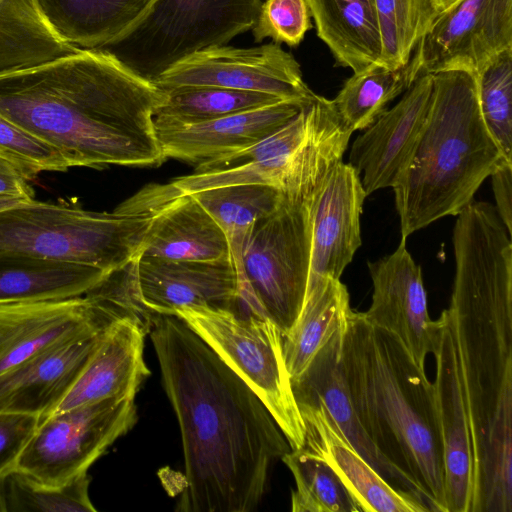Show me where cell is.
<instances>
[{
	"label": "cell",
	"instance_id": "cell-1",
	"mask_svg": "<svg viewBox=\"0 0 512 512\" xmlns=\"http://www.w3.org/2000/svg\"><path fill=\"white\" fill-rule=\"evenodd\" d=\"M182 436L180 512H250L273 463L291 450L258 395L179 317L149 327Z\"/></svg>",
	"mask_w": 512,
	"mask_h": 512
},
{
	"label": "cell",
	"instance_id": "cell-19",
	"mask_svg": "<svg viewBox=\"0 0 512 512\" xmlns=\"http://www.w3.org/2000/svg\"><path fill=\"white\" fill-rule=\"evenodd\" d=\"M153 313L147 309L112 322L102 332L82 372L51 414L108 398L135 397L150 374L143 348Z\"/></svg>",
	"mask_w": 512,
	"mask_h": 512
},
{
	"label": "cell",
	"instance_id": "cell-5",
	"mask_svg": "<svg viewBox=\"0 0 512 512\" xmlns=\"http://www.w3.org/2000/svg\"><path fill=\"white\" fill-rule=\"evenodd\" d=\"M504 161L480 113L476 76L466 70L432 74L425 125L393 187L402 238L458 215Z\"/></svg>",
	"mask_w": 512,
	"mask_h": 512
},
{
	"label": "cell",
	"instance_id": "cell-30",
	"mask_svg": "<svg viewBox=\"0 0 512 512\" xmlns=\"http://www.w3.org/2000/svg\"><path fill=\"white\" fill-rule=\"evenodd\" d=\"M190 195L211 214L225 234L241 297L246 243L256 222L278 205L282 192L272 185L243 184L206 189Z\"/></svg>",
	"mask_w": 512,
	"mask_h": 512
},
{
	"label": "cell",
	"instance_id": "cell-3",
	"mask_svg": "<svg viewBox=\"0 0 512 512\" xmlns=\"http://www.w3.org/2000/svg\"><path fill=\"white\" fill-rule=\"evenodd\" d=\"M167 93L102 49L0 75V114L70 167L158 166L154 114Z\"/></svg>",
	"mask_w": 512,
	"mask_h": 512
},
{
	"label": "cell",
	"instance_id": "cell-9",
	"mask_svg": "<svg viewBox=\"0 0 512 512\" xmlns=\"http://www.w3.org/2000/svg\"><path fill=\"white\" fill-rule=\"evenodd\" d=\"M310 265L307 204L282 192L278 205L256 222L246 243L240 303L246 311L271 320L285 336L302 310Z\"/></svg>",
	"mask_w": 512,
	"mask_h": 512
},
{
	"label": "cell",
	"instance_id": "cell-15",
	"mask_svg": "<svg viewBox=\"0 0 512 512\" xmlns=\"http://www.w3.org/2000/svg\"><path fill=\"white\" fill-rule=\"evenodd\" d=\"M432 74L420 73L400 101L386 109L352 144L349 163L370 195L393 188L406 170L429 112Z\"/></svg>",
	"mask_w": 512,
	"mask_h": 512
},
{
	"label": "cell",
	"instance_id": "cell-20",
	"mask_svg": "<svg viewBox=\"0 0 512 512\" xmlns=\"http://www.w3.org/2000/svg\"><path fill=\"white\" fill-rule=\"evenodd\" d=\"M298 408L305 427L302 447L335 471L361 512H429L419 498L389 483L350 445L321 403Z\"/></svg>",
	"mask_w": 512,
	"mask_h": 512
},
{
	"label": "cell",
	"instance_id": "cell-40",
	"mask_svg": "<svg viewBox=\"0 0 512 512\" xmlns=\"http://www.w3.org/2000/svg\"><path fill=\"white\" fill-rule=\"evenodd\" d=\"M31 181L22 168L0 156V208L34 199Z\"/></svg>",
	"mask_w": 512,
	"mask_h": 512
},
{
	"label": "cell",
	"instance_id": "cell-22",
	"mask_svg": "<svg viewBox=\"0 0 512 512\" xmlns=\"http://www.w3.org/2000/svg\"><path fill=\"white\" fill-rule=\"evenodd\" d=\"M102 332L51 347L1 374L0 412L41 419L50 415L82 372Z\"/></svg>",
	"mask_w": 512,
	"mask_h": 512
},
{
	"label": "cell",
	"instance_id": "cell-24",
	"mask_svg": "<svg viewBox=\"0 0 512 512\" xmlns=\"http://www.w3.org/2000/svg\"><path fill=\"white\" fill-rule=\"evenodd\" d=\"M151 214L140 256L192 261L231 258L221 227L194 196H179Z\"/></svg>",
	"mask_w": 512,
	"mask_h": 512
},
{
	"label": "cell",
	"instance_id": "cell-2",
	"mask_svg": "<svg viewBox=\"0 0 512 512\" xmlns=\"http://www.w3.org/2000/svg\"><path fill=\"white\" fill-rule=\"evenodd\" d=\"M454 326L473 455L471 512L512 511V243L476 218L453 229Z\"/></svg>",
	"mask_w": 512,
	"mask_h": 512
},
{
	"label": "cell",
	"instance_id": "cell-10",
	"mask_svg": "<svg viewBox=\"0 0 512 512\" xmlns=\"http://www.w3.org/2000/svg\"><path fill=\"white\" fill-rule=\"evenodd\" d=\"M134 398H108L40 419L12 470L51 487L88 472L136 423Z\"/></svg>",
	"mask_w": 512,
	"mask_h": 512
},
{
	"label": "cell",
	"instance_id": "cell-26",
	"mask_svg": "<svg viewBox=\"0 0 512 512\" xmlns=\"http://www.w3.org/2000/svg\"><path fill=\"white\" fill-rule=\"evenodd\" d=\"M317 36L336 65L354 73L381 65V43L374 0H306Z\"/></svg>",
	"mask_w": 512,
	"mask_h": 512
},
{
	"label": "cell",
	"instance_id": "cell-8",
	"mask_svg": "<svg viewBox=\"0 0 512 512\" xmlns=\"http://www.w3.org/2000/svg\"><path fill=\"white\" fill-rule=\"evenodd\" d=\"M261 5V0H154L127 33L102 50L153 82L194 53L227 45L251 30Z\"/></svg>",
	"mask_w": 512,
	"mask_h": 512
},
{
	"label": "cell",
	"instance_id": "cell-28",
	"mask_svg": "<svg viewBox=\"0 0 512 512\" xmlns=\"http://www.w3.org/2000/svg\"><path fill=\"white\" fill-rule=\"evenodd\" d=\"M107 274L83 264L0 255V302L82 296Z\"/></svg>",
	"mask_w": 512,
	"mask_h": 512
},
{
	"label": "cell",
	"instance_id": "cell-34",
	"mask_svg": "<svg viewBox=\"0 0 512 512\" xmlns=\"http://www.w3.org/2000/svg\"><path fill=\"white\" fill-rule=\"evenodd\" d=\"M281 460L291 471L293 512H361L335 471L303 447L291 449Z\"/></svg>",
	"mask_w": 512,
	"mask_h": 512
},
{
	"label": "cell",
	"instance_id": "cell-23",
	"mask_svg": "<svg viewBox=\"0 0 512 512\" xmlns=\"http://www.w3.org/2000/svg\"><path fill=\"white\" fill-rule=\"evenodd\" d=\"M345 324L316 353L305 371L291 381L297 405L321 403L350 445L384 479L402 489L390 466L370 442L354 409L342 366Z\"/></svg>",
	"mask_w": 512,
	"mask_h": 512
},
{
	"label": "cell",
	"instance_id": "cell-6",
	"mask_svg": "<svg viewBox=\"0 0 512 512\" xmlns=\"http://www.w3.org/2000/svg\"><path fill=\"white\" fill-rule=\"evenodd\" d=\"M151 213L95 212L35 199L0 208V255L83 264L106 273L136 260Z\"/></svg>",
	"mask_w": 512,
	"mask_h": 512
},
{
	"label": "cell",
	"instance_id": "cell-14",
	"mask_svg": "<svg viewBox=\"0 0 512 512\" xmlns=\"http://www.w3.org/2000/svg\"><path fill=\"white\" fill-rule=\"evenodd\" d=\"M433 382L437 420L443 446L447 512H471L473 455L457 340L448 309L433 320Z\"/></svg>",
	"mask_w": 512,
	"mask_h": 512
},
{
	"label": "cell",
	"instance_id": "cell-39",
	"mask_svg": "<svg viewBox=\"0 0 512 512\" xmlns=\"http://www.w3.org/2000/svg\"><path fill=\"white\" fill-rule=\"evenodd\" d=\"M40 419L36 415L0 412V476L13 469Z\"/></svg>",
	"mask_w": 512,
	"mask_h": 512
},
{
	"label": "cell",
	"instance_id": "cell-11",
	"mask_svg": "<svg viewBox=\"0 0 512 512\" xmlns=\"http://www.w3.org/2000/svg\"><path fill=\"white\" fill-rule=\"evenodd\" d=\"M137 313L132 301L89 294L0 302V375L51 347L98 334Z\"/></svg>",
	"mask_w": 512,
	"mask_h": 512
},
{
	"label": "cell",
	"instance_id": "cell-41",
	"mask_svg": "<svg viewBox=\"0 0 512 512\" xmlns=\"http://www.w3.org/2000/svg\"><path fill=\"white\" fill-rule=\"evenodd\" d=\"M497 213L512 234V162L504 161L490 174Z\"/></svg>",
	"mask_w": 512,
	"mask_h": 512
},
{
	"label": "cell",
	"instance_id": "cell-17",
	"mask_svg": "<svg viewBox=\"0 0 512 512\" xmlns=\"http://www.w3.org/2000/svg\"><path fill=\"white\" fill-rule=\"evenodd\" d=\"M367 194L360 175L338 163L306 202L311 229L308 286L323 278L340 279L361 246L360 216Z\"/></svg>",
	"mask_w": 512,
	"mask_h": 512
},
{
	"label": "cell",
	"instance_id": "cell-36",
	"mask_svg": "<svg viewBox=\"0 0 512 512\" xmlns=\"http://www.w3.org/2000/svg\"><path fill=\"white\" fill-rule=\"evenodd\" d=\"M476 82L483 122L503 157L512 162V47L494 56Z\"/></svg>",
	"mask_w": 512,
	"mask_h": 512
},
{
	"label": "cell",
	"instance_id": "cell-13",
	"mask_svg": "<svg viewBox=\"0 0 512 512\" xmlns=\"http://www.w3.org/2000/svg\"><path fill=\"white\" fill-rule=\"evenodd\" d=\"M512 47V0H457L443 9L415 53L421 73L466 70L475 76Z\"/></svg>",
	"mask_w": 512,
	"mask_h": 512
},
{
	"label": "cell",
	"instance_id": "cell-16",
	"mask_svg": "<svg viewBox=\"0 0 512 512\" xmlns=\"http://www.w3.org/2000/svg\"><path fill=\"white\" fill-rule=\"evenodd\" d=\"M373 282L370 308L363 312L373 326L393 335L413 361L425 369L432 351L433 320L421 268L401 238L396 250L377 261L368 262Z\"/></svg>",
	"mask_w": 512,
	"mask_h": 512
},
{
	"label": "cell",
	"instance_id": "cell-18",
	"mask_svg": "<svg viewBox=\"0 0 512 512\" xmlns=\"http://www.w3.org/2000/svg\"><path fill=\"white\" fill-rule=\"evenodd\" d=\"M136 283L150 311L173 315L182 307L209 306L237 311L240 290L231 258L214 261L139 256Z\"/></svg>",
	"mask_w": 512,
	"mask_h": 512
},
{
	"label": "cell",
	"instance_id": "cell-33",
	"mask_svg": "<svg viewBox=\"0 0 512 512\" xmlns=\"http://www.w3.org/2000/svg\"><path fill=\"white\" fill-rule=\"evenodd\" d=\"M381 65L397 69L408 63L417 44L442 11L434 0H374Z\"/></svg>",
	"mask_w": 512,
	"mask_h": 512
},
{
	"label": "cell",
	"instance_id": "cell-35",
	"mask_svg": "<svg viewBox=\"0 0 512 512\" xmlns=\"http://www.w3.org/2000/svg\"><path fill=\"white\" fill-rule=\"evenodd\" d=\"M90 482L88 472L58 487L41 485L16 470L1 476L6 512H95Z\"/></svg>",
	"mask_w": 512,
	"mask_h": 512
},
{
	"label": "cell",
	"instance_id": "cell-4",
	"mask_svg": "<svg viewBox=\"0 0 512 512\" xmlns=\"http://www.w3.org/2000/svg\"><path fill=\"white\" fill-rule=\"evenodd\" d=\"M351 400L400 487L429 512H447L443 446L433 383L390 333L351 310L342 342Z\"/></svg>",
	"mask_w": 512,
	"mask_h": 512
},
{
	"label": "cell",
	"instance_id": "cell-38",
	"mask_svg": "<svg viewBox=\"0 0 512 512\" xmlns=\"http://www.w3.org/2000/svg\"><path fill=\"white\" fill-rule=\"evenodd\" d=\"M312 26L306 0H266L251 30L256 42L270 38L274 43L296 47Z\"/></svg>",
	"mask_w": 512,
	"mask_h": 512
},
{
	"label": "cell",
	"instance_id": "cell-21",
	"mask_svg": "<svg viewBox=\"0 0 512 512\" xmlns=\"http://www.w3.org/2000/svg\"><path fill=\"white\" fill-rule=\"evenodd\" d=\"M308 102L282 100L209 121L154 128L165 159L173 158L198 167L262 141Z\"/></svg>",
	"mask_w": 512,
	"mask_h": 512
},
{
	"label": "cell",
	"instance_id": "cell-32",
	"mask_svg": "<svg viewBox=\"0 0 512 512\" xmlns=\"http://www.w3.org/2000/svg\"><path fill=\"white\" fill-rule=\"evenodd\" d=\"M165 91L167 98L154 114V126L195 124L284 100L267 93L215 86H183Z\"/></svg>",
	"mask_w": 512,
	"mask_h": 512
},
{
	"label": "cell",
	"instance_id": "cell-37",
	"mask_svg": "<svg viewBox=\"0 0 512 512\" xmlns=\"http://www.w3.org/2000/svg\"><path fill=\"white\" fill-rule=\"evenodd\" d=\"M0 156L14 162L33 180L43 171L66 172L62 154L0 114Z\"/></svg>",
	"mask_w": 512,
	"mask_h": 512
},
{
	"label": "cell",
	"instance_id": "cell-25",
	"mask_svg": "<svg viewBox=\"0 0 512 512\" xmlns=\"http://www.w3.org/2000/svg\"><path fill=\"white\" fill-rule=\"evenodd\" d=\"M52 31L83 50L102 49L127 33L154 0H35Z\"/></svg>",
	"mask_w": 512,
	"mask_h": 512
},
{
	"label": "cell",
	"instance_id": "cell-27",
	"mask_svg": "<svg viewBox=\"0 0 512 512\" xmlns=\"http://www.w3.org/2000/svg\"><path fill=\"white\" fill-rule=\"evenodd\" d=\"M351 311L349 293L340 279L323 278L307 287L302 310L283 336V354L291 381L343 326Z\"/></svg>",
	"mask_w": 512,
	"mask_h": 512
},
{
	"label": "cell",
	"instance_id": "cell-29",
	"mask_svg": "<svg viewBox=\"0 0 512 512\" xmlns=\"http://www.w3.org/2000/svg\"><path fill=\"white\" fill-rule=\"evenodd\" d=\"M49 27L35 0H0V75L79 51Z\"/></svg>",
	"mask_w": 512,
	"mask_h": 512
},
{
	"label": "cell",
	"instance_id": "cell-31",
	"mask_svg": "<svg viewBox=\"0 0 512 512\" xmlns=\"http://www.w3.org/2000/svg\"><path fill=\"white\" fill-rule=\"evenodd\" d=\"M414 51L408 63L397 69L374 64L353 73L332 103L353 132L370 126L396 97L406 92L420 74Z\"/></svg>",
	"mask_w": 512,
	"mask_h": 512
},
{
	"label": "cell",
	"instance_id": "cell-12",
	"mask_svg": "<svg viewBox=\"0 0 512 512\" xmlns=\"http://www.w3.org/2000/svg\"><path fill=\"white\" fill-rule=\"evenodd\" d=\"M153 83L163 90L215 86L302 102L315 95L304 82L294 56L274 42L248 48L221 45L200 50L162 73Z\"/></svg>",
	"mask_w": 512,
	"mask_h": 512
},
{
	"label": "cell",
	"instance_id": "cell-7",
	"mask_svg": "<svg viewBox=\"0 0 512 512\" xmlns=\"http://www.w3.org/2000/svg\"><path fill=\"white\" fill-rule=\"evenodd\" d=\"M181 318L262 400L291 449L305 427L283 354V336L268 318L209 306L177 309Z\"/></svg>",
	"mask_w": 512,
	"mask_h": 512
},
{
	"label": "cell",
	"instance_id": "cell-42",
	"mask_svg": "<svg viewBox=\"0 0 512 512\" xmlns=\"http://www.w3.org/2000/svg\"><path fill=\"white\" fill-rule=\"evenodd\" d=\"M441 10L449 7L457 0H434Z\"/></svg>",
	"mask_w": 512,
	"mask_h": 512
}]
</instances>
